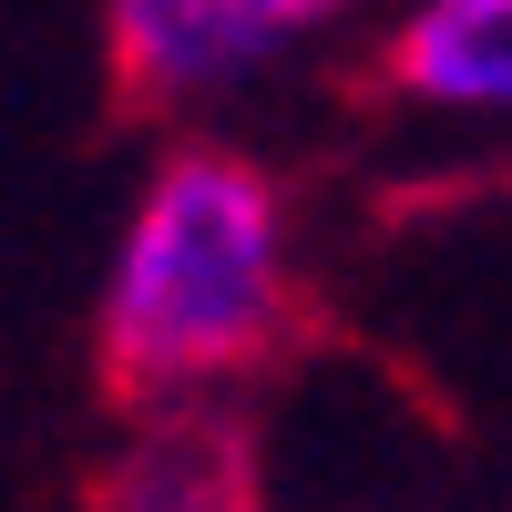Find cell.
Listing matches in <instances>:
<instances>
[{
  "mask_svg": "<svg viewBox=\"0 0 512 512\" xmlns=\"http://www.w3.org/2000/svg\"><path fill=\"white\" fill-rule=\"evenodd\" d=\"M297 318L308 297H297L277 175L236 144H175L123 226L113 297L93 328V390L123 420L185 410L287 359Z\"/></svg>",
  "mask_w": 512,
  "mask_h": 512,
  "instance_id": "1",
  "label": "cell"
},
{
  "mask_svg": "<svg viewBox=\"0 0 512 512\" xmlns=\"http://www.w3.org/2000/svg\"><path fill=\"white\" fill-rule=\"evenodd\" d=\"M328 31L318 0H113L103 11V123H175L226 82L267 72L287 41Z\"/></svg>",
  "mask_w": 512,
  "mask_h": 512,
  "instance_id": "2",
  "label": "cell"
},
{
  "mask_svg": "<svg viewBox=\"0 0 512 512\" xmlns=\"http://www.w3.org/2000/svg\"><path fill=\"white\" fill-rule=\"evenodd\" d=\"M82 512H267V461H256L246 410H226V400L154 410L82 482Z\"/></svg>",
  "mask_w": 512,
  "mask_h": 512,
  "instance_id": "3",
  "label": "cell"
},
{
  "mask_svg": "<svg viewBox=\"0 0 512 512\" xmlns=\"http://www.w3.org/2000/svg\"><path fill=\"white\" fill-rule=\"evenodd\" d=\"M379 82L410 103H461V113H512V0H431L390 31Z\"/></svg>",
  "mask_w": 512,
  "mask_h": 512,
  "instance_id": "4",
  "label": "cell"
}]
</instances>
